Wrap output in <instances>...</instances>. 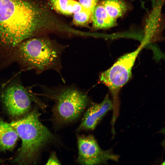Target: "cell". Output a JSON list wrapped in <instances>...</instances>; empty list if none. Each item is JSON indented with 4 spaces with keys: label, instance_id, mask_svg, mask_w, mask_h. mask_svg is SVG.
Listing matches in <instances>:
<instances>
[{
    "label": "cell",
    "instance_id": "6da1fadb",
    "mask_svg": "<svg viewBox=\"0 0 165 165\" xmlns=\"http://www.w3.org/2000/svg\"><path fill=\"white\" fill-rule=\"evenodd\" d=\"M61 21L48 6L23 0H0V63L10 61L17 46L40 32L56 33Z\"/></svg>",
    "mask_w": 165,
    "mask_h": 165
},
{
    "label": "cell",
    "instance_id": "7a4b0ae2",
    "mask_svg": "<svg viewBox=\"0 0 165 165\" xmlns=\"http://www.w3.org/2000/svg\"><path fill=\"white\" fill-rule=\"evenodd\" d=\"M65 48L47 38H28L16 47L12 62L16 61L23 68L33 69L38 73L48 70L60 73L61 56Z\"/></svg>",
    "mask_w": 165,
    "mask_h": 165
},
{
    "label": "cell",
    "instance_id": "3957f363",
    "mask_svg": "<svg viewBox=\"0 0 165 165\" xmlns=\"http://www.w3.org/2000/svg\"><path fill=\"white\" fill-rule=\"evenodd\" d=\"M35 109L23 118L10 123L21 138L22 144L14 161L20 164L33 161L40 150L53 141V134L40 121Z\"/></svg>",
    "mask_w": 165,
    "mask_h": 165
},
{
    "label": "cell",
    "instance_id": "277c9868",
    "mask_svg": "<svg viewBox=\"0 0 165 165\" xmlns=\"http://www.w3.org/2000/svg\"><path fill=\"white\" fill-rule=\"evenodd\" d=\"M143 45L122 56L110 68L99 75V82L108 88L112 96L113 119H116L118 115L119 91L131 78L133 67Z\"/></svg>",
    "mask_w": 165,
    "mask_h": 165
},
{
    "label": "cell",
    "instance_id": "5b68a950",
    "mask_svg": "<svg viewBox=\"0 0 165 165\" xmlns=\"http://www.w3.org/2000/svg\"><path fill=\"white\" fill-rule=\"evenodd\" d=\"M55 103L53 117L59 123L74 121L88 105L90 99L84 92L72 86L61 87L52 94Z\"/></svg>",
    "mask_w": 165,
    "mask_h": 165
},
{
    "label": "cell",
    "instance_id": "8992f818",
    "mask_svg": "<svg viewBox=\"0 0 165 165\" xmlns=\"http://www.w3.org/2000/svg\"><path fill=\"white\" fill-rule=\"evenodd\" d=\"M2 102L9 114L14 117L24 115L37 99L32 92L21 83L12 81L0 86Z\"/></svg>",
    "mask_w": 165,
    "mask_h": 165
},
{
    "label": "cell",
    "instance_id": "52a82bcc",
    "mask_svg": "<svg viewBox=\"0 0 165 165\" xmlns=\"http://www.w3.org/2000/svg\"><path fill=\"white\" fill-rule=\"evenodd\" d=\"M78 155L77 162L82 165L106 164L108 161H118L119 156L110 149L104 150L99 146L92 135L77 136Z\"/></svg>",
    "mask_w": 165,
    "mask_h": 165
},
{
    "label": "cell",
    "instance_id": "ba28073f",
    "mask_svg": "<svg viewBox=\"0 0 165 165\" xmlns=\"http://www.w3.org/2000/svg\"><path fill=\"white\" fill-rule=\"evenodd\" d=\"M112 101L108 95L100 103H93L84 113L77 131L94 130L102 118L109 111L112 109Z\"/></svg>",
    "mask_w": 165,
    "mask_h": 165
},
{
    "label": "cell",
    "instance_id": "9c48e42d",
    "mask_svg": "<svg viewBox=\"0 0 165 165\" xmlns=\"http://www.w3.org/2000/svg\"><path fill=\"white\" fill-rule=\"evenodd\" d=\"M18 138L10 123L0 119V150L5 152L12 150Z\"/></svg>",
    "mask_w": 165,
    "mask_h": 165
},
{
    "label": "cell",
    "instance_id": "30bf717a",
    "mask_svg": "<svg viewBox=\"0 0 165 165\" xmlns=\"http://www.w3.org/2000/svg\"><path fill=\"white\" fill-rule=\"evenodd\" d=\"M116 20L108 14L101 2L97 3L94 10L92 22L95 29H105L112 28L117 24Z\"/></svg>",
    "mask_w": 165,
    "mask_h": 165
},
{
    "label": "cell",
    "instance_id": "8fae6325",
    "mask_svg": "<svg viewBox=\"0 0 165 165\" xmlns=\"http://www.w3.org/2000/svg\"><path fill=\"white\" fill-rule=\"evenodd\" d=\"M101 2L109 15L116 20L129 9L128 5L124 0H104Z\"/></svg>",
    "mask_w": 165,
    "mask_h": 165
},
{
    "label": "cell",
    "instance_id": "7c38bea8",
    "mask_svg": "<svg viewBox=\"0 0 165 165\" xmlns=\"http://www.w3.org/2000/svg\"><path fill=\"white\" fill-rule=\"evenodd\" d=\"M93 15V13L90 11L84 9L74 14L73 22L76 25L86 26L92 22Z\"/></svg>",
    "mask_w": 165,
    "mask_h": 165
},
{
    "label": "cell",
    "instance_id": "4fadbf2b",
    "mask_svg": "<svg viewBox=\"0 0 165 165\" xmlns=\"http://www.w3.org/2000/svg\"><path fill=\"white\" fill-rule=\"evenodd\" d=\"M68 0H50V6L55 11L60 13L69 15L67 10Z\"/></svg>",
    "mask_w": 165,
    "mask_h": 165
},
{
    "label": "cell",
    "instance_id": "5bb4252c",
    "mask_svg": "<svg viewBox=\"0 0 165 165\" xmlns=\"http://www.w3.org/2000/svg\"><path fill=\"white\" fill-rule=\"evenodd\" d=\"M85 9L75 0H68L67 10L69 15L74 14Z\"/></svg>",
    "mask_w": 165,
    "mask_h": 165
},
{
    "label": "cell",
    "instance_id": "9a60e30c",
    "mask_svg": "<svg viewBox=\"0 0 165 165\" xmlns=\"http://www.w3.org/2000/svg\"><path fill=\"white\" fill-rule=\"evenodd\" d=\"M99 0H79V2L85 9L91 11L93 14Z\"/></svg>",
    "mask_w": 165,
    "mask_h": 165
},
{
    "label": "cell",
    "instance_id": "2e32d148",
    "mask_svg": "<svg viewBox=\"0 0 165 165\" xmlns=\"http://www.w3.org/2000/svg\"><path fill=\"white\" fill-rule=\"evenodd\" d=\"M46 165H60L61 162L58 159L56 153L52 152L47 160Z\"/></svg>",
    "mask_w": 165,
    "mask_h": 165
},
{
    "label": "cell",
    "instance_id": "e0dca14e",
    "mask_svg": "<svg viewBox=\"0 0 165 165\" xmlns=\"http://www.w3.org/2000/svg\"><path fill=\"white\" fill-rule=\"evenodd\" d=\"M2 162V160H1L0 159V163Z\"/></svg>",
    "mask_w": 165,
    "mask_h": 165
}]
</instances>
